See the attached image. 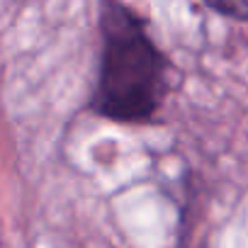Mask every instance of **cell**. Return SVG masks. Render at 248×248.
<instances>
[{
    "label": "cell",
    "instance_id": "6da1fadb",
    "mask_svg": "<svg viewBox=\"0 0 248 248\" xmlns=\"http://www.w3.org/2000/svg\"><path fill=\"white\" fill-rule=\"evenodd\" d=\"M102 63L95 109L117 122L149 119L166 95V61L144 22L117 0L102 13Z\"/></svg>",
    "mask_w": 248,
    "mask_h": 248
},
{
    "label": "cell",
    "instance_id": "7a4b0ae2",
    "mask_svg": "<svg viewBox=\"0 0 248 248\" xmlns=\"http://www.w3.org/2000/svg\"><path fill=\"white\" fill-rule=\"evenodd\" d=\"M214 10L236 17V20H248V0H204Z\"/></svg>",
    "mask_w": 248,
    "mask_h": 248
}]
</instances>
